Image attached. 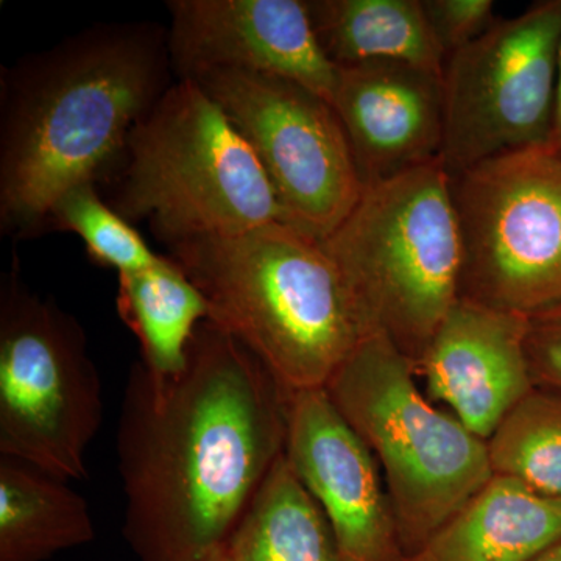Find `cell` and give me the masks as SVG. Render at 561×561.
<instances>
[{
  "label": "cell",
  "mask_w": 561,
  "mask_h": 561,
  "mask_svg": "<svg viewBox=\"0 0 561 561\" xmlns=\"http://www.w3.org/2000/svg\"><path fill=\"white\" fill-rule=\"evenodd\" d=\"M289 397L210 320L194 332L176 375L133 364L116 453L122 534L138 561H203L227 545L286 453Z\"/></svg>",
  "instance_id": "6da1fadb"
},
{
  "label": "cell",
  "mask_w": 561,
  "mask_h": 561,
  "mask_svg": "<svg viewBox=\"0 0 561 561\" xmlns=\"http://www.w3.org/2000/svg\"><path fill=\"white\" fill-rule=\"evenodd\" d=\"M175 80L168 31L153 22L98 24L3 69L2 231L47 230L66 192L105 180Z\"/></svg>",
  "instance_id": "7a4b0ae2"
},
{
  "label": "cell",
  "mask_w": 561,
  "mask_h": 561,
  "mask_svg": "<svg viewBox=\"0 0 561 561\" xmlns=\"http://www.w3.org/2000/svg\"><path fill=\"white\" fill-rule=\"evenodd\" d=\"M209 320L238 339L283 389H324L367 335L320 239L284 221L169 247Z\"/></svg>",
  "instance_id": "3957f363"
},
{
  "label": "cell",
  "mask_w": 561,
  "mask_h": 561,
  "mask_svg": "<svg viewBox=\"0 0 561 561\" xmlns=\"http://www.w3.org/2000/svg\"><path fill=\"white\" fill-rule=\"evenodd\" d=\"M103 181L110 205L168 247L287 224L256 153L195 80L173 81Z\"/></svg>",
  "instance_id": "277c9868"
},
{
  "label": "cell",
  "mask_w": 561,
  "mask_h": 561,
  "mask_svg": "<svg viewBox=\"0 0 561 561\" xmlns=\"http://www.w3.org/2000/svg\"><path fill=\"white\" fill-rule=\"evenodd\" d=\"M321 243L367 330L415 365L460 295L459 214L440 160L364 187Z\"/></svg>",
  "instance_id": "5b68a950"
},
{
  "label": "cell",
  "mask_w": 561,
  "mask_h": 561,
  "mask_svg": "<svg viewBox=\"0 0 561 561\" xmlns=\"http://www.w3.org/2000/svg\"><path fill=\"white\" fill-rule=\"evenodd\" d=\"M324 391L381 467L405 556L493 478L486 440L432 405L412 362L382 332L354 348Z\"/></svg>",
  "instance_id": "8992f818"
},
{
  "label": "cell",
  "mask_w": 561,
  "mask_h": 561,
  "mask_svg": "<svg viewBox=\"0 0 561 561\" xmlns=\"http://www.w3.org/2000/svg\"><path fill=\"white\" fill-rule=\"evenodd\" d=\"M102 423V381L83 327L28 289L14 264L0 283V456L79 481Z\"/></svg>",
  "instance_id": "52a82bcc"
},
{
  "label": "cell",
  "mask_w": 561,
  "mask_h": 561,
  "mask_svg": "<svg viewBox=\"0 0 561 561\" xmlns=\"http://www.w3.org/2000/svg\"><path fill=\"white\" fill-rule=\"evenodd\" d=\"M459 298L530 317L561 306V154L511 151L453 180Z\"/></svg>",
  "instance_id": "ba28073f"
},
{
  "label": "cell",
  "mask_w": 561,
  "mask_h": 561,
  "mask_svg": "<svg viewBox=\"0 0 561 561\" xmlns=\"http://www.w3.org/2000/svg\"><path fill=\"white\" fill-rule=\"evenodd\" d=\"M561 0L494 22L443 72L440 162L451 179L511 151L552 144Z\"/></svg>",
  "instance_id": "9c48e42d"
},
{
  "label": "cell",
  "mask_w": 561,
  "mask_h": 561,
  "mask_svg": "<svg viewBox=\"0 0 561 561\" xmlns=\"http://www.w3.org/2000/svg\"><path fill=\"white\" fill-rule=\"evenodd\" d=\"M194 80L256 153L287 224L320 241L334 232L364 186L331 103L260 73L213 70Z\"/></svg>",
  "instance_id": "30bf717a"
},
{
  "label": "cell",
  "mask_w": 561,
  "mask_h": 561,
  "mask_svg": "<svg viewBox=\"0 0 561 561\" xmlns=\"http://www.w3.org/2000/svg\"><path fill=\"white\" fill-rule=\"evenodd\" d=\"M168 10L176 79L239 70L291 81L331 103L339 68L321 49L306 0H172Z\"/></svg>",
  "instance_id": "8fae6325"
},
{
  "label": "cell",
  "mask_w": 561,
  "mask_h": 561,
  "mask_svg": "<svg viewBox=\"0 0 561 561\" xmlns=\"http://www.w3.org/2000/svg\"><path fill=\"white\" fill-rule=\"evenodd\" d=\"M286 457L327 516L343 561H408L378 463L324 389L290 393Z\"/></svg>",
  "instance_id": "7c38bea8"
},
{
  "label": "cell",
  "mask_w": 561,
  "mask_h": 561,
  "mask_svg": "<svg viewBox=\"0 0 561 561\" xmlns=\"http://www.w3.org/2000/svg\"><path fill=\"white\" fill-rule=\"evenodd\" d=\"M527 327V317L459 298L413 370L432 400L445 402L468 431L489 440L535 389Z\"/></svg>",
  "instance_id": "4fadbf2b"
},
{
  "label": "cell",
  "mask_w": 561,
  "mask_h": 561,
  "mask_svg": "<svg viewBox=\"0 0 561 561\" xmlns=\"http://www.w3.org/2000/svg\"><path fill=\"white\" fill-rule=\"evenodd\" d=\"M331 106L364 187L440 160L443 76L400 62L339 68Z\"/></svg>",
  "instance_id": "5bb4252c"
},
{
  "label": "cell",
  "mask_w": 561,
  "mask_h": 561,
  "mask_svg": "<svg viewBox=\"0 0 561 561\" xmlns=\"http://www.w3.org/2000/svg\"><path fill=\"white\" fill-rule=\"evenodd\" d=\"M560 541V501L493 476L408 561H534Z\"/></svg>",
  "instance_id": "9a60e30c"
},
{
  "label": "cell",
  "mask_w": 561,
  "mask_h": 561,
  "mask_svg": "<svg viewBox=\"0 0 561 561\" xmlns=\"http://www.w3.org/2000/svg\"><path fill=\"white\" fill-rule=\"evenodd\" d=\"M321 49L337 68L400 62L443 76L446 55L421 0H306Z\"/></svg>",
  "instance_id": "2e32d148"
},
{
  "label": "cell",
  "mask_w": 561,
  "mask_h": 561,
  "mask_svg": "<svg viewBox=\"0 0 561 561\" xmlns=\"http://www.w3.org/2000/svg\"><path fill=\"white\" fill-rule=\"evenodd\" d=\"M94 538L88 502L68 482L0 456V561H47Z\"/></svg>",
  "instance_id": "e0dca14e"
},
{
  "label": "cell",
  "mask_w": 561,
  "mask_h": 561,
  "mask_svg": "<svg viewBox=\"0 0 561 561\" xmlns=\"http://www.w3.org/2000/svg\"><path fill=\"white\" fill-rule=\"evenodd\" d=\"M117 279V313L138 339L139 360L158 376L183 370L194 332L210 317L202 291L172 257Z\"/></svg>",
  "instance_id": "ac0fdd59"
},
{
  "label": "cell",
  "mask_w": 561,
  "mask_h": 561,
  "mask_svg": "<svg viewBox=\"0 0 561 561\" xmlns=\"http://www.w3.org/2000/svg\"><path fill=\"white\" fill-rule=\"evenodd\" d=\"M227 545L236 561H343L327 516L286 453L273 465Z\"/></svg>",
  "instance_id": "d6986e66"
},
{
  "label": "cell",
  "mask_w": 561,
  "mask_h": 561,
  "mask_svg": "<svg viewBox=\"0 0 561 561\" xmlns=\"http://www.w3.org/2000/svg\"><path fill=\"white\" fill-rule=\"evenodd\" d=\"M493 476L561 502V393L535 387L489 440Z\"/></svg>",
  "instance_id": "ffe728a7"
},
{
  "label": "cell",
  "mask_w": 561,
  "mask_h": 561,
  "mask_svg": "<svg viewBox=\"0 0 561 561\" xmlns=\"http://www.w3.org/2000/svg\"><path fill=\"white\" fill-rule=\"evenodd\" d=\"M49 228L79 236L95 264L117 275L142 271L160 260L131 221L103 201L95 184L73 187L55 203Z\"/></svg>",
  "instance_id": "44dd1931"
},
{
  "label": "cell",
  "mask_w": 561,
  "mask_h": 561,
  "mask_svg": "<svg viewBox=\"0 0 561 561\" xmlns=\"http://www.w3.org/2000/svg\"><path fill=\"white\" fill-rule=\"evenodd\" d=\"M421 3L446 61L481 38L497 21L491 0H421Z\"/></svg>",
  "instance_id": "7402d4cb"
},
{
  "label": "cell",
  "mask_w": 561,
  "mask_h": 561,
  "mask_svg": "<svg viewBox=\"0 0 561 561\" xmlns=\"http://www.w3.org/2000/svg\"><path fill=\"white\" fill-rule=\"evenodd\" d=\"M526 350L535 387L561 393V306L530 317Z\"/></svg>",
  "instance_id": "603a6c76"
},
{
  "label": "cell",
  "mask_w": 561,
  "mask_h": 561,
  "mask_svg": "<svg viewBox=\"0 0 561 561\" xmlns=\"http://www.w3.org/2000/svg\"><path fill=\"white\" fill-rule=\"evenodd\" d=\"M552 144L561 154V44L559 54V68H557L556 99H553V128Z\"/></svg>",
  "instance_id": "cb8c5ba5"
},
{
  "label": "cell",
  "mask_w": 561,
  "mask_h": 561,
  "mask_svg": "<svg viewBox=\"0 0 561 561\" xmlns=\"http://www.w3.org/2000/svg\"><path fill=\"white\" fill-rule=\"evenodd\" d=\"M203 561H236V559L234 556H232L230 548H228V545H225L217 549V551L210 553V556L206 557Z\"/></svg>",
  "instance_id": "d4e9b609"
},
{
  "label": "cell",
  "mask_w": 561,
  "mask_h": 561,
  "mask_svg": "<svg viewBox=\"0 0 561 561\" xmlns=\"http://www.w3.org/2000/svg\"><path fill=\"white\" fill-rule=\"evenodd\" d=\"M534 561H561V541L557 542L556 546H552V548L548 549L545 553H541V556Z\"/></svg>",
  "instance_id": "484cf974"
}]
</instances>
